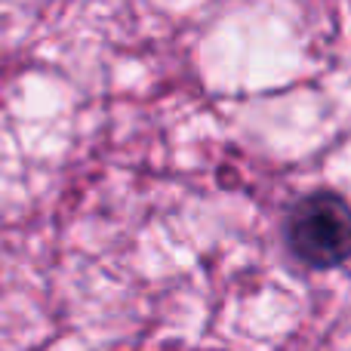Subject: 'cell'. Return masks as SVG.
<instances>
[{
    "label": "cell",
    "mask_w": 351,
    "mask_h": 351,
    "mask_svg": "<svg viewBox=\"0 0 351 351\" xmlns=\"http://www.w3.org/2000/svg\"><path fill=\"white\" fill-rule=\"evenodd\" d=\"M287 247L308 268H336L351 259V206L336 191L296 200L284 222Z\"/></svg>",
    "instance_id": "1"
}]
</instances>
